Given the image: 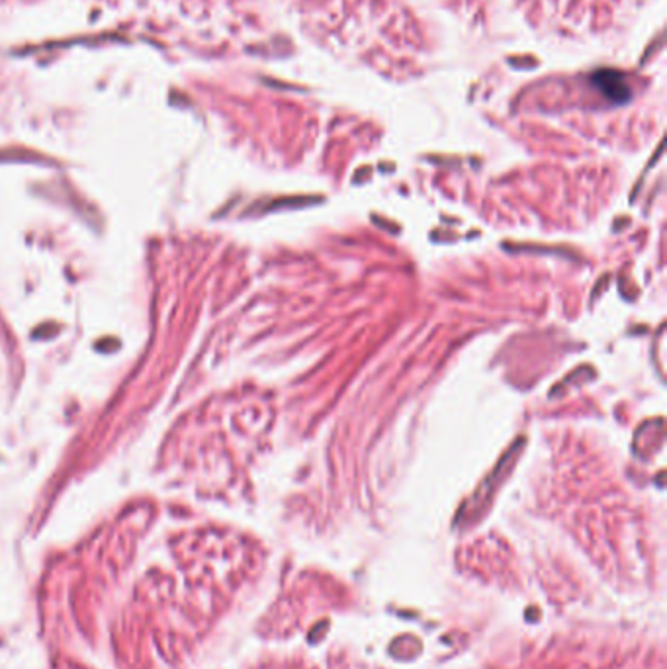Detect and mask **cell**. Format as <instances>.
<instances>
[{
  "label": "cell",
  "instance_id": "obj_2",
  "mask_svg": "<svg viewBox=\"0 0 667 669\" xmlns=\"http://www.w3.org/2000/svg\"><path fill=\"white\" fill-rule=\"evenodd\" d=\"M527 26L565 42H597L625 30L646 0H507Z\"/></svg>",
  "mask_w": 667,
  "mask_h": 669
},
{
  "label": "cell",
  "instance_id": "obj_1",
  "mask_svg": "<svg viewBox=\"0 0 667 669\" xmlns=\"http://www.w3.org/2000/svg\"><path fill=\"white\" fill-rule=\"evenodd\" d=\"M309 42L388 77L420 73L431 32L420 0H280Z\"/></svg>",
  "mask_w": 667,
  "mask_h": 669
},
{
  "label": "cell",
  "instance_id": "obj_3",
  "mask_svg": "<svg viewBox=\"0 0 667 669\" xmlns=\"http://www.w3.org/2000/svg\"><path fill=\"white\" fill-rule=\"evenodd\" d=\"M454 17L460 18L466 24H481L489 17L494 0H441Z\"/></svg>",
  "mask_w": 667,
  "mask_h": 669
}]
</instances>
